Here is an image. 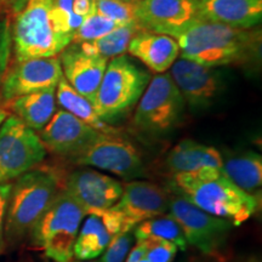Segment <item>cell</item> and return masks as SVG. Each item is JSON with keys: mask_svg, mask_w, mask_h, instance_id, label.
Returning <instances> with one entry per match:
<instances>
[{"mask_svg": "<svg viewBox=\"0 0 262 262\" xmlns=\"http://www.w3.org/2000/svg\"><path fill=\"white\" fill-rule=\"evenodd\" d=\"M181 57L206 67L241 66L260 57V29H241L208 21L199 16L172 35Z\"/></svg>", "mask_w": 262, "mask_h": 262, "instance_id": "6da1fadb", "label": "cell"}, {"mask_svg": "<svg viewBox=\"0 0 262 262\" xmlns=\"http://www.w3.org/2000/svg\"><path fill=\"white\" fill-rule=\"evenodd\" d=\"M173 194L182 196L201 210L225 219L234 226L250 220L260 210L261 198L244 192L226 178L220 168H203L172 175Z\"/></svg>", "mask_w": 262, "mask_h": 262, "instance_id": "7a4b0ae2", "label": "cell"}, {"mask_svg": "<svg viewBox=\"0 0 262 262\" xmlns=\"http://www.w3.org/2000/svg\"><path fill=\"white\" fill-rule=\"evenodd\" d=\"M60 191L57 176L49 170L32 169L16 179L5 219V237L10 243L21 241L31 232Z\"/></svg>", "mask_w": 262, "mask_h": 262, "instance_id": "3957f363", "label": "cell"}, {"mask_svg": "<svg viewBox=\"0 0 262 262\" xmlns=\"http://www.w3.org/2000/svg\"><path fill=\"white\" fill-rule=\"evenodd\" d=\"M83 208L67 191H60L31 229L33 247L54 262H72L74 243L85 217Z\"/></svg>", "mask_w": 262, "mask_h": 262, "instance_id": "277c9868", "label": "cell"}, {"mask_svg": "<svg viewBox=\"0 0 262 262\" xmlns=\"http://www.w3.org/2000/svg\"><path fill=\"white\" fill-rule=\"evenodd\" d=\"M10 29L16 61L58 56L72 42L55 27L51 0H27Z\"/></svg>", "mask_w": 262, "mask_h": 262, "instance_id": "5b68a950", "label": "cell"}, {"mask_svg": "<svg viewBox=\"0 0 262 262\" xmlns=\"http://www.w3.org/2000/svg\"><path fill=\"white\" fill-rule=\"evenodd\" d=\"M149 80L148 72L125 55L112 58L93 101L95 112L106 123L120 119L136 106Z\"/></svg>", "mask_w": 262, "mask_h": 262, "instance_id": "8992f818", "label": "cell"}, {"mask_svg": "<svg viewBox=\"0 0 262 262\" xmlns=\"http://www.w3.org/2000/svg\"><path fill=\"white\" fill-rule=\"evenodd\" d=\"M47 152L34 130L17 117H6L0 125V185L34 169L45 159Z\"/></svg>", "mask_w": 262, "mask_h": 262, "instance_id": "52a82bcc", "label": "cell"}, {"mask_svg": "<svg viewBox=\"0 0 262 262\" xmlns=\"http://www.w3.org/2000/svg\"><path fill=\"white\" fill-rule=\"evenodd\" d=\"M185 104L170 74H157L137 102L134 125L146 133H165L180 122Z\"/></svg>", "mask_w": 262, "mask_h": 262, "instance_id": "ba28073f", "label": "cell"}, {"mask_svg": "<svg viewBox=\"0 0 262 262\" xmlns=\"http://www.w3.org/2000/svg\"><path fill=\"white\" fill-rule=\"evenodd\" d=\"M77 165L97 168L125 180L146 176V166L136 147L118 134H100L70 159Z\"/></svg>", "mask_w": 262, "mask_h": 262, "instance_id": "9c48e42d", "label": "cell"}, {"mask_svg": "<svg viewBox=\"0 0 262 262\" xmlns=\"http://www.w3.org/2000/svg\"><path fill=\"white\" fill-rule=\"evenodd\" d=\"M169 211L181 227L187 244L203 254H216L227 241L231 222L201 210L182 196L169 195Z\"/></svg>", "mask_w": 262, "mask_h": 262, "instance_id": "30bf717a", "label": "cell"}, {"mask_svg": "<svg viewBox=\"0 0 262 262\" xmlns=\"http://www.w3.org/2000/svg\"><path fill=\"white\" fill-rule=\"evenodd\" d=\"M63 77L58 56L16 61L6 72L0 95L5 102L34 91L56 88Z\"/></svg>", "mask_w": 262, "mask_h": 262, "instance_id": "8fae6325", "label": "cell"}, {"mask_svg": "<svg viewBox=\"0 0 262 262\" xmlns=\"http://www.w3.org/2000/svg\"><path fill=\"white\" fill-rule=\"evenodd\" d=\"M170 68V77L183 100L194 111L210 107L224 89L220 74L212 67L180 57Z\"/></svg>", "mask_w": 262, "mask_h": 262, "instance_id": "7c38bea8", "label": "cell"}, {"mask_svg": "<svg viewBox=\"0 0 262 262\" xmlns=\"http://www.w3.org/2000/svg\"><path fill=\"white\" fill-rule=\"evenodd\" d=\"M134 6L143 31L170 37L199 17V0H141Z\"/></svg>", "mask_w": 262, "mask_h": 262, "instance_id": "4fadbf2b", "label": "cell"}, {"mask_svg": "<svg viewBox=\"0 0 262 262\" xmlns=\"http://www.w3.org/2000/svg\"><path fill=\"white\" fill-rule=\"evenodd\" d=\"M85 215H97L119 201L123 185L118 180L93 169H79L66 180V188Z\"/></svg>", "mask_w": 262, "mask_h": 262, "instance_id": "5bb4252c", "label": "cell"}, {"mask_svg": "<svg viewBox=\"0 0 262 262\" xmlns=\"http://www.w3.org/2000/svg\"><path fill=\"white\" fill-rule=\"evenodd\" d=\"M112 208L122 216L126 231H133L141 222L169 211V193L156 183L133 180L123 186L122 195Z\"/></svg>", "mask_w": 262, "mask_h": 262, "instance_id": "9a60e30c", "label": "cell"}, {"mask_svg": "<svg viewBox=\"0 0 262 262\" xmlns=\"http://www.w3.org/2000/svg\"><path fill=\"white\" fill-rule=\"evenodd\" d=\"M39 133L45 149L68 159L73 158L102 134L64 110L55 112L50 122Z\"/></svg>", "mask_w": 262, "mask_h": 262, "instance_id": "2e32d148", "label": "cell"}, {"mask_svg": "<svg viewBox=\"0 0 262 262\" xmlns=\"http://www.w3.org/2000/svg\"><path fill=\"white\" fill-rule=\"evenodd\" d=\"M58 58L64 79L78 94L93 103L106 71L107 58L86 54L74 42H71Z\"/></svg>", "mask_w": 262, "mask_h": 262, "instance_id": "e0dca14e", "label": "cell"}, {"mask_svg": "<svg viewBox=\"0 0 262 262\" xmlns=\"http://www.w3.org/2000/svg\"><path fill=\"white\" fill-rule=\"evenodd\" d=\"M199 16L233 28L251 29L262 19V0H199Z\"/></svg>", "mask_w": 262, "mask_h": 262, "instance_id": "ac0fdd59", "label": "cell"}, {"mask_svg": "<svg viewBox=\"0 0 262 262\" xmlns=\"http://www.w3.org/2000/svg\"><path fill=\"white\" fill-rule=\"evenodd\" d=\"M127 52L143 62L150 71L162 74L179 58L176 39L160 33L141 31L131 39Z\"/></svg>", "mask_w": 262, "mask_h": 262, "instance_id": "d6986e66", "label": "cell"}, {"mask_svg": "<svg viewBox=\"0 0 262 262\" xmlns=\"http://www.w3.org/2000/svg\"><path fill=\"white\" fill-rule=\"evenodd\" d=\"M165 166L172 175L195 171L203 168L221 169L222 156L215 147L186 139L179 142L168 153Z\"/></svg>", "mask_w": 262, "mask_h": 262, "instance_id": "ffe728a7", "label": "cell"}, {"mask_svg": "<svg viewBox=\"0 0 262 262\" xmlns=\"http://www.w3.org/2000/svg\"><path fill=\"white\" fill-rule=\"evenodd\" d=\"M222 156L221 170L226 178L249 194L261 198L262 157L254 150L226 153Z\"/></svg>", "mask_w": 262, "mask_h": 262, "instance_id": "44dd1931", "label": "cell"}, {"mask_svg": "<svg viewBox=\"0 0 262 262\" xmlns=\"http://www.w3.org/2000/svg\"><path fill=\"white\" fill-rule=\"evenodd\" d=\"M6 103L21 122L32 130L40 131L56 112V88L34 91Z\"/></svg>", "mask_w": 262, "mask_h": 262, "instance_id": "7402d4cb", "label": "cell"}, {"mask_svg": "<svg viewBox=\"0 0 262 262\" xmlns=\"http://www.w3.org/2000/svg\"><path fill=\"white\" fill-rule=\"evenodd\" d=\"M56 101L66 112L84 122L85 124L102 134H118V130L103 122L95 112L93 103L88 98L78 94L68 81L62 77L56 86Z\"/></svg>", "mask_w": 262, "mask_h": 262, "instance_id": "603a6c76", "label": "cell"}, {"mask_svg": "<svg viewBox=\"0 0 262 262\" xmlns=\"http://www.w3.org/2000/svg\"><path fill=\"white\" fill-rule=\"evenodd\" d=\"M96 12V0H51V17L61 34L72 40L81 24Z\"/></svg>", "mask_w": 262, "mask_h": 262, "instance_id": "cb8c5ba5", "label": "cell"}, {"mask_svg": "<svg viewBox=\"0 0 262 262\" xmlns=\"http://www.w3.org/2000/svg\"><path fill=\"white\" fill-rule=\"evenodd\" d=\"M112 235L104 227L100 217L89 215L79 229L74 243V257L77 260H95L104 253Z\"/></svg>", "mask_w": 262, "mask_h": 262, "instance_id": "d4e9b609", "label": "cell"}, {"mask_svg": "<svg viewBox=\"0 0 262 262\" xmlns=\"http://www.w3.org/2000/svg\"><path fill=\"white\" fill-rule=\"evenodd\" d=\"M141 31L143 29L140 27L137 22H135V24L122 26V27L114 29L113 32L95 39V40L79 42L78 45L86 54L96 55V56L110 60V58L122 56L125 54L131 39Z\"/></svg>", "mask_w": 262, "mask_h": 262, "instance_id": "484cf974", "label": "cell"}, {"mask_svg": "<svg viewBox=\"0 0 262 262\" xmlns=\"http://www.w3.org/2000/svg\"><path fill=\"white\" fill-rule=\"evenodd\" d=\"M134 237L136 241L148 237L160 238L171 242L181 250H186L187 248V242H186L181 227L170 214L160 215L141 222L135 227Z\"/></svg>", "mask_w": 262, "mask_h": 262, "instance_id": "4316f807", "label": "cell"}, {"mask_svg": "<svg viewBox=\"0 0 262 262\" xmlns=\"http://www.w3.org/2000/svg\"><path fill=\"white\" fill-rule=\"evenodd\" d=\"M122 26L125 25L118 24L116 21H112V19L95 12L90 17L85 19L80 27L77 29V32L73 34V38H72V42L79 44V42L95 40V39L103 37V35L113 32L114 29L122 27Z\"/></svg>", "mask_w": 262, "mask_h": 262, "instance_id": "83f0119b", "label": "cell"}, {"mask_svg": "<svg viewBox=\"0 0 262 262\" xmlns=\"http://www.w3.org/2000/svg\"><path fill=\"white\" fill-rule=\"evenodd\" d=\"M135 3L123 0H96V12L118 24H135Z\"/></svg>", "mask_w": 262, "mask_h": 262, "instance_id": "f1b7e54d", "label": "cell"}, {"mask_svg": "<svg viewBox=\"0 0 262 262\" xmlns=\"http://www.w3.org/2000/svg\"><path fill=\"white\" fill-rule=\"evenodd\" d=\"M146 247V258L149 262H172L179 248L165 239L148 237L139 239Z\"/></svg>", "mask_w": 262, "mask_h": 262, "instance_id": "f546056e", "label": "cell"}, {"mask_svg": "<svg viewBox=\"0 0 262 262\" xmlns=\"http://www.w3.org/2000/svg\"><path fill=\"white\" fill-rule=\"evenodd\" d=\"M134 232H124L113 235L102 255L101 262H124L134 244Z\"/></svg>", "mask_w": 262, "mask_h": 262, "instance_id": "4dcf8cb0", "label": "cell"}, {"mask_svg": "<svg viewBox=\"0 0 262 262\" xmlns=\"http://www.w3.org/2000/svg\"><path fill=\"white\" fill-rule=\"evenodd\" d=\"M12 55V39L10 22L6 18H0V86L9 70Z\"/></svg>", "mask_w": 262, "mask_h": 262, "instance_id": "1f68e13d", "label": "cell"}, {"mask_svg": "<svg viewBox=\"0 0 262 262\" xmlns=\"http://www.w3.org/2000/svg\"><path fill=\"white\" fill-rule=\"evenodd\" d=\"M11 186V183H3V185H0V254L3 253L5 247V219Z\"/></svg>", "mask_w": 262, "mask_h": 262, "instance_id": "d6a6232c", "label": "cell"}, {"mask_svg": "<svg viewBox=\"0 0 262 262\" xmlns=\"http://www.w3.org/2000/svg\"><path fill=\"white\" fill-rule=\"evenodd\" d=\"M146 257V247L142 242L137 241L134 247H131L130 251L126 255V258L124 262H139L140 260Z\"/></svg>", "mask_w": 262, "mask_h": 262, "instance_id": "836d02e7", "label": "cell"}, {"mask_svg": "<svg viewBox=\"0 0 262 262\" xmlns=\"http://www.w3.org/2000/svg\"><path fill=\"white\" fill-rule=\"evenodd\" d=\"M27 0H0L2 9L8 10L12 16L17 14L24 8Z\"/></svg>", "mask_w": 262, "mask_h": 262, "instance_id": "e575fe53", "label": "cell"}, {"mask_svg": "<svg viewBox=\"0 0 262 262\" xmlns=\"http://www.w3.org/2000/svg\"><path fill=\"white\" fill-rule=\"evenodd\" d=\"M6 117H8V113H6L4 110H2V108H0V125H2V123L6 119Z\"/></svg>", "mask_w": 262, "mask_h": 262, "instance_id": "d590c367", "label": "cell"}, {"mask_svg": "<svg viewBox=\"0 0 262 262\" xmlns=\"http://www.w3.org/2000/svg\"><path fill=\"white\" fill-rule=\"evenodd\" d=\"M72 262H101L97 260H88V261H81V260H77V261H72Z\"/></svg>", "mask_w": 262, "mask_h": 262, "instance_id": "8d00e7d4", "label": "cell"}, {"mask_svg": "<svg viewBox=\"0 0 262 262\" xmlns=\"http://www.w3.org/2000/svg\"><path fill=\"white\" fill-rule=\"evenodd\" d=\"M123 2H127V3H137V2H141V0H123Z\"/></svg>", "mask_w": 262, "mask_h": 262, "instance_id": "74e56055", "label": "cell"}, {"mask_svg": "<svg viewBox=\"0 0 262 262\" xmlns=\"http://www.w3.org/2000/svg\"><path fill=\"white\" fill-rule=\"evenodd\" d=\"M248 262H260V261H258L257 258H253V260H249Z\"/></svg>", "mask_w": 262, "mask_h": 262, "instance_id": "f35d334b", "label": "cell"}, {"mask_svg": "<svg viewBox=\"0 0 262 262\" xmlns=\"http://www.w3.org/2000/svg\"><path fill=\"white\" fill-rule=\"evenodd\" d=\"M139 262H149V261H148V260H147V258L145 257V258H142V260H140Z\"/></svg>", "mask_w": 262, "mask_h": 262, "instance_id": "ab89813d", "label": "cell"}, {"mask_svg": "<svg viewBox=\"0 0 262 262\" xmlns=\"http://www.w3.org/2000/svg\"><path fill=\"white\" fill-rule=\"evenodd\" d=\"M0 9H2V5H0Z\"/></svg>", "mask_w": 262, "mask_h": 262, "instance_id": "60d3db41", "label": "cell"}]
</instances>
